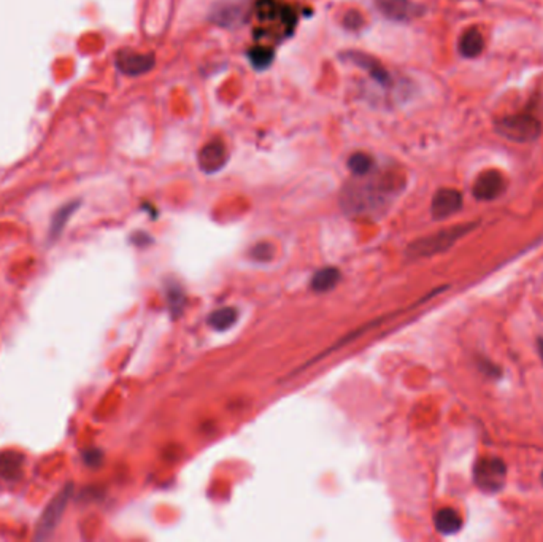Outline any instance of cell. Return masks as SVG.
I'll use <instances>...</instances> for the list:
<instances>
[{
	"label": "cell",
	"mask_w": 543,
	"mask_h": 542,
	"mask_svg": "<svg viewBox=\"0 0 543 542\" xmlns=\"http://www.w3.org/2000/svg\"><path fill=\"white\" fill-rule=\"evenodd\" d=\"M463 207V194L458 189L443 188L434 194L431 213L436 220H445L459 212Z\"/></svg>",
	"instance_id": "11"
},
{
	"label": "cell",
	"mask_w": 543,
	"mask_h": 542,
	"mask_svg": "<svg viewBox=\"0 0 543 542\" xmlns=\"http://www.w3.org/2000/svg\"><path fill=\"white\" fill-rule=\"evenodd\" d=\"M229 159V151L226 143L220 139L211 140L200 148L197 155V164L205 173H216L226 166Z\"/></svg>",
	"instance_id": "9"
},
{
	"label": "cell",
	"mask_w": 543,
	"mask_h": 542,
	"mask_svg": "<svg viewBox=\"0 0 543 542\" xmlns=\"http://www.w3.org/2000/svg\"><path fill=\"white\" fill-rule=\"evenodd\" d=\"M496 131L502 137L513 140V142H532L542 132V124L539 119L531 113H518L508 115L496 121Z\"/></svg>",
	"instance_id": "2"
},
{
	"label": "cell",
	"mask_w": 543,
	"mask_h": 542,
	"mask_svg": "<svg viewBox=\"0 0 543 542\" xmlns=\"http://www.w3.org/2000/svg\"><path fill=\"white\" fill-rule=\"evenodd\" d=\"M340 281V270L335 268H323L319 269L312 279V290L317 292H326L335 288Z\"/></svg>",
	"instance_id": "17"
},
{
	"label": "cell",
	"mask_w": 543,
	"mask_h": 542,
	"mask_svg": "<svg viewBox=\"0 0 543 542\" xmlns=\"http://www.w3.org/2000/svg\"><path fill=\"white\" fill-rule=\"evenodd\" d=\"M251 0H216L210 8L208 19L222 29H238L251 13Z\"/></svg>",
	"instance_id": "3"
},
{
	"label": "cell",
	"mask_w": 543,
	"mask_h": 542,
	"mask_svg": "<svg viewBox=\"0 0 543 542\" xmlns=\"http://www.w3.org/2000/svg\"><path fill=\"white\" fill-rule=\"evenodd\" d=\"M507 468L499 458H483L475 464L474 479L479 489L488 493H496L504 487Z\"/></svg>",
	"instance_id": "6"
},
{
	"label": "cell",
	"mask_w": 543,
	"mask_h": 542,
	"mask_svg": "<svg viewBox=\"0 0 543 542\" xmlns=\"http://www.w3.org/2000/svg\"><path fill=\"white\" fill-rule=\"evenodd\" d=\"M24 455L13 450L0 453V477L5 480H16L23 475Z\"/></svg>",
	"instance_id": "14"
},
{
	"label": "cell",
	"mask_w": 543,
	"mask_h": 542,
	"mask_svg": "<svg viewBox=\"0 0 543 542\" xmlns=\"http://www.w3.org/2000/svg\"><path fill=\"white\" fill-rule=\"evenodd\" d=\"M539 353L543 360V339H539Z\"/></svg>",
	"instance_id": "25"
},
{
	"label": "cell",
	"mask_w": 543,
	"mask_h": 542,
	"mask_svg": "<svg viewBox=\"0 0 543 542\" xmlns=\"http://www.w3.org/2000/svg\"><path fill=\"white\" fill-rule=\"evenodd\" d=\"M485 50V39L475 27L467 29L459 39V53L464 58H477Z\"/></svg>",
	"instance_id": "15"
},
{
	"label": "cell",
	"mask_w": 543,
	"mask_h": 542,
	"mask_svg": "<svg viewBox=\"0 0 543 542\" xmlns=\"http://www.w3.org/2000/svg\"><path fill=\"white\" fill-rule=\"evenodd\" d=\"M505 189V178L499 171H485L474 185V196L479 200H492L501 196Z\"/></svg>",
	"instance_id": "13"
},
{
	"label": "cell",
	"mask_w": 543,
	"mask_h": 542,
	"mask_svg": "<svg viewBox=\"0 0 543 542\" xmlns=\"http://www.w3.org/2000/svg\"><path fill=\"white\" fill-rule=\"evenodd\" d=\"M116 67L129 77H140L151 72L156 66V58L151 53H137L132 50H119L115 56Z\"/></svg>",
	"instance_id": "8"
},
{
	"label": "cell",
	"mask_w": 543,
	"mask_h": 542,
	"mask_svg": "<svg viewBox=\"0 0 543 542\" xmlns=\"http://www.w3.org/2000/svg\"><path fill=\"white\" fill-rule=\"evenodd\" d=\"M102 458H104V455L99 448H88L83 452V460L84 463L91 466V468H96V466H99L102 463Z\"/></svg>",
	"instance_id": "24"
},
{
	"label": "cell",
	"mask_w": 543,
	"mask_h": 542,
	"mask_svg": "<svg viewBox=\"0 0 543 542\" xmlns=\"http://www.w3.org/2000/svg\"><path fill=\"white\" fill-rule=\"evenodd\" d=\"M405 185L398 172H368L346 182L340 194V205L346 215L375 216L384 212Z\"/></svg>",
	"instance_id": "1"
},
{
	"label": "cell",
	"mask_w": 543,
	"mask_h": 542,
	"mask_svg": "<svg viewBox=\"0 0 543 542\" xmlns=\"http://www.w3.org/2000/svg\"><path fill=\"white\" fill-rule=\"evenodd\" d=\"M348 169L355 177L367 175L368 172L373 171V159L367 153H355L348 159Z\"/></svg>",
	"instance_id": "21"
},
{
	"label": "cell",
	"mask_w": 543,
	"mask_h": 542,
	"mask_svg": "<svg viewBox=\"0 0 543 542\" xmlns=\"http://www.w3.org/2000/svg\"><path fill=\"white\" fill-rule=\"evenodd\" d=\"M247 58L249 64H251V67L260 72V70H267L272 66V62H274L275 59V53L269 46L256 45L247 51Z\"/></svg>",
	"instance_id": "18"
},
{
	"label": "cell",
	"mask_w": 543,
	"mask_h": 542,
	"mask_svg": "<svg viewBox=\"0 0 543 542\" xmlns=\"http://www.w3.org/2000/svg\"><path fill=\"white\" fill-rule=\"evenodd\" d=\"M436 528L442 534H454L463 527V518L452 507H443L436 514Z\"/></svg>",
	"instance_id": "16"
},
{
	"label": "cell",
	"mask_w": 543,
	"mask_h": 542,
	"mask_svg": "<svg viewBox=\"0 0 543 542\" xmlns=\"http://www.w3.org/2000/svg\"><path fill=\"white\" fill-rule=\"evenodd\" d=\"M238 313L233 307H222L215 311L208 317V324L215 331H226L229 329L233 323L237 322Z\"/></svg>",
	"instance_id": "19"
},
{
	"label": "cell",
	"mask_w": 543,
	"mask_h": 542,
	"mask_svg": "<svg viewBox=\"0 0 543 542\" xmlns=\"http://www.w3.org/2000/svg\"><path fill=\"white\" fill-rule=\"evenodd\" d=\"M341 24H344L345 29L348 30H361L364 26V15L357 10H350L344 15V19H341Z\"/></svg>",
	"instance_id": "22"
},
{
	"label": "cell",
	"mask_w": 543,
	"mask_h": 542,
	"mask_svg": "<svg viewBox=\"0 0 543 542\" xmlns=\"http://www.w3.org/2000/svg\"><path fill=\"white\" fill-rule=\"evenodd\" d=\"M72 491H73V487L67 484L50 502H48V506L45 507V511H43L39 523H37V534H35L37 539H46L53 534V531L56 530L59 522H61L65 507H67L70 496H72Z\"/></svg>",
	"instance_id": "5"
},
{
	"label": "cell",
	"mask_w": 543,
	"mask_h": 542,
	"mask_svg": "<svg viewBox=\"0 0 543 542\" xmlns=\"http://www.w3.org/2000/svg\"><path fill=\"white\" fill-rule=\"evenodd\" d=\"M469 225H461L449 227V229H443L437 232V234L429 236L425 238H420L411 243L407 250V254L411 258H425V256H432V254L445 252L447 248H449L453 243L458 241V238L463 237L464 234L470 231Z\"/></svg>",
	"instance_id": "4"
},
{
	"label": "cell",
	"mask_w": 543,
	"mask_h": 542,
	"mask_svg": "<svg viewBox=\"0 0 543 542\" xmlns=\"http://www.w3.org/2000/svg\"><path fill=\"white\" fill-rule=\"evenodd\" d=\"M341 58H344L345 61H350L351 64H355L356 67L366 70V72L382 86H388L391 83L388 70L384 69L383 64L380 62L375 56H372V54H368L366 51L348 50L341 53Z\"/></svg>",
	"instance_id": "10"
},
{
	"label": "cell",
	"mask_w": 543,
	"mask_h": 542,
	"mask_svg": "<svg viewBox=\"0 0 543 542\" xmlns=\"http://www.w3.org/2000/svg\"><path fill=\"white\" fill-rule=\"evenodd\" d=\"M254 7H256V16L260 21L280 19L287 29H292L296 26V13L290 5L280 3L276 0H258Z\"/></svg>",
	"instance_id": "12"
},
{
	"label": "cell",
	"mask_w": 543,
	"mask_h": 542,
	"mask_svg": "<svg viewBox=\"0 0 543 542\" xmlns=\"http://www.w3.org/2000/svg\"><path fill=\"white\" fill-rule=\"evenodd\" d=\"M272 254H274V247L267 242L258 243V245H254L251 248V256L254 259H258V261H269Z\"/></svg>",
	"instance_id": "23"
},
{
	"label": "cell",
	"mask_w": 543,
	"mask_h": 542,
	"mask_svg": "<svg viewBox=\"0 0 543 542\" xmlns=\"http://www.w3.org/2000/svg\"><path fill=\"white\" fill-rule=\"evenodd\" d=\"M542 484H543V474H542Z\"/></svg>",
	"instance_id": "26"
},
{
	"label": "cell",
	"mask_w": 543,
	"mask_h": 542,
	"mask_svg": "<svg viewBox=\"0 0 543 542\" xmlns=\"http://www.w3.org/2000/svg\"><path fill=\"white\" fill-rule=\"evenodd\" d=\"M78 205H80L78 202H70V204L65 205V207H62L61 210H57V213L53 216L51 226H50V238H51V241H56V238H59V236L62 234L65 225H67L69 218L73 215L75 210L78 209Z\"/></svg>",
	"instance_id": "20"
},
{
	"label": "cell",
	"mask_w": 543,
	"mask_h": 542,
	"mask_svg": "<svg viewBox=\"0 0 543 542\" xmlns=\"http://www.w3.org/2000/svg\"><path fill=\"white\" fill-rule=\"evenodd\" d=\"M375 5L384 18L395 23H410L425 13V7L413 0H375Z\"/></svg>",
	"instance_id": "7"
}]
</instances>
